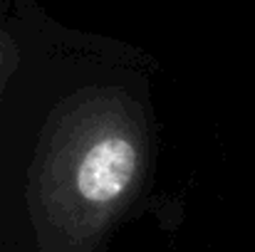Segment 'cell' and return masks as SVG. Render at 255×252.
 I'll use <instances>...</instances> for the list:
<instances>
[{
  "mask_svg": "<svg viewBox=\"0 0 255 252\" xmlns=\"http://www.w3.org/2000/svg\"><path fill=\"white\" fill-rule=\"evenodd\" d=\"M141 168V121L122 91H87L67 104L37 170L42 220L65 250H89L129 200Z\"/></svg>",
  "mask_w": 255,
  "mask_h": 252,
  "instance_id": "6da1fadb",
  "label": "cell"
}]
</instances>
